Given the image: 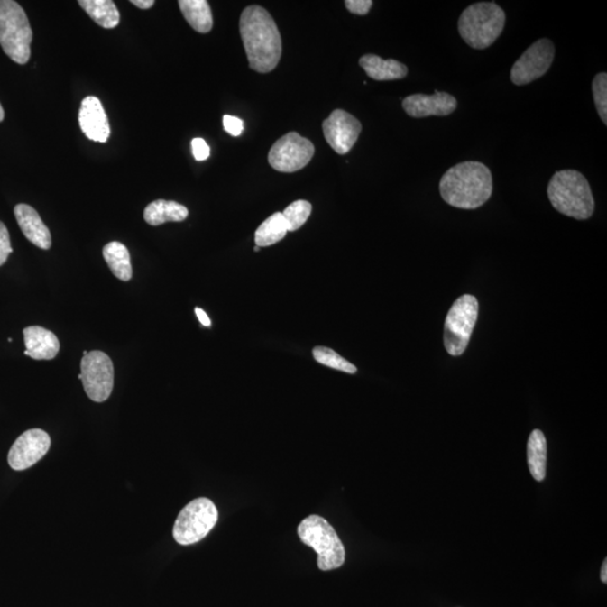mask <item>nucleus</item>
I'll use <instances>...</instances> for the list:
<instances>
[{"label": "nucleus", "instance_id": "c85d7f7f", "mask_svg": "<svg viewBox=\"0 0 607 607\" xmlns=\"http://www.w3.org/2000/svg\"><path fill=\"white\" fill-rule=\"evenodd\" d=\"M345 7L355 15H367L373 3L372 0H346Z\"/></svg>", "mask_w": 607, "mask_h": 607}, {"label": "nucleus", "instance_id": "20e7f679", "mask_svg": "<svg viewBox=\"0 0 607 607\" xmlns=\"http://www.w3.org/2000/svg\"><path fill=\"white\" fill-rule=\"evenodd\" d=\"M505 21L503 8L495 2L473 4L459 17V34L470 48L487 49L500 38Z\"/></svg>", "mask_w": 607, "mask_h": 607}, {"label": "nucleus", "instance_id": "412c9836", "mask_svg": "<svg viewBox=\"0 0 607 607\" xmlns=\"http://www.w3.org/2000/svg\"><path fill=\"white\" fill-rule=\"evenodd\" d=\"M103 255L113 275L122 281H129L133 275L129 250L121 242L113 241L104 246Z\"/></svg>", "mask_w": 607, "mask_h": 607}, {"label": "nucleus", "instance_id": "473e14b6", "mask_svg": "<svg viewBox=\"0 0 607 607\" xmlns=\"http://www.w3.org/2000/svg\"><path fill=\"white\" fill-rule=\"evenodd\" d=\"M131 3L141 9H149L154 5L153 0H132Z\"/></svg>", "mask_w": 607, "mask_h": 607}, {"label": "nucleus", "instance_id": "0eeeda50", "mask_svg": "<svg viewBox=\"0 0 607 607\" xmlns=\"http://www.w3.org/2000/svg\"><path fill=\"white\" fill-rule=\"evenodd\" d=\"M478 300L474 296H461L450 308L445 322L446 350L453 357H459L467 349L470 336L478 318Z\"/></svg>", "mask_w": 607, "mask_h": 607}, {"label": "nucleus", "instance_id": "aec40b11", "mask_svg": "<svg viewBox=\"0 0 607 607\" xmlns=\"http://www.w3.org/2000/svg\"><path fill=\"white\" fill-rule=\"evenodd\" d=\"M185 20L198 33H208L213 29V14L207 0H179Z\"/></svg>", "mask_w": 607, "mask_h": 607}, {"label": "nucleus", "instance_id": "a211bd4d", "mask_svg": "<svg viewBox=\"0 0 607 607\" xmlns=\"http://www.w3.org/2000/svg\"><path fill=\"white\" fill-rule=\"evenodd\" d=\"M360 67L363 68L369 78L377 81H390L403 79L409 74L408 67L400 61L391 59L385 60L376 54H366L359 60Z\"/></svg>", "mask_w": 607, "mask_h": 607}, {"label": "nucleus", "instance_id": "f8f14e48", "mask_svg": "<svg viewBox=\"0 0 607 607\" xmlns=\"http://www.w3.org/2000/svg\"><path fill=\"white\" fill-rule=\"evenodd\" d=\"M362 131V123L344 109H336L323 122V133L326 143L340 155L350 152Z\"/></svg>", "mask_w": 607, "mask_h": 607}, {"label": "nucleus", "instance_id": "f704fd0d", "mask_svg": "<svg viewBox=\"0 0 607 607\" xmlns=\"http://www.w3.org/2000/svg\"><path fill=\"white\" fill-rule=\"evenodd\" d=\"M5 118V112L4 108L2 106V104H0V122H3Z\"/></svg>", "mask_w": 607, "mask_h": 607}, {"label": "nucleus", "instance_id": "72a5a7b5", "mask_svg": "<svg viewBox=\"0 0 607 607\" xmlns=\"http://www.w3.org/2000/svg\"><path fill=\"white\" fill-rule=\"evenodd\" d=\"M601 581L603 583H607V560H604L603 566H602V570H601Z\"/></svg>", "mask_w": 607, "mask_h": 607}, {"label": "nucleus", "instance_id": "4be33fe9", "mask_svg": "<svg viewBox=\"0 0 607 607\" xmlns=\"http://www.w3.org/2000/svg\"><path fill=\"white\" fill-rule=\"evenodd\" d=\"M78 4L88 14L91 20L104 29H114L120 23V12L112 0H79Z\"/></svg>", "mask_w": 607, "mask_h": 607}, {"label": "nucleus", "instance_id": "2f4dec72", "mask_svg": "<svg viewBox=\"0 0 607 607\" xmlns=\"http://www.w3.org/2000/svg\"><path fill=\"white\" fill-rule=\"evenodd\" d=\"M195 313L198 315L199 322L202 323L204 326H211V319H209L208 315L205 313L203 309L196 308Z\"/></svg>", "mask_w": 607, "mask_h": 607}, {"label": "nucleus", "instance_id": "c756f323", "mask_svg": "<svg viewBox=\"0 0 607 607\" xmlns=\"http://www.w3.org/2000/svg\"><path fill=\"white\" fill-rule=\"evenodd\" d=\"M223 126L228 134L232 136H240L244 132V121L235 116L225 115L223 117Z\"/></svg>", "mask_w": 607, "mask_h": 607}, {"label": "nucleus", "instance_id": "393cba45", "mask_svg": "<svg viewBox=\"0 0 607 607\" xmlns=\"http://www.w3.org/2000/svg\"><path fill=\"white\" fill-rule=\"evenodd\" d=\"M310 213H312V205L308 200H296V202L291 203L282 212L287 230L290 232L298 231L308 220Z\"/></svg>", "mask_w": 607, "mask_h": 607}, {"label": "nucleus", "instance_id": "5701e85b", "mask_svg": "<svg viewBox=\"0 0 607 607\" xmlns=\"http://www.w3.org/2000/svg\"><path fill=\"white\" fill-rule=\"evenodd\" d=\"M547 440L540 430H534L528 441V464L534 479L542 482L547 474Z\"/></svg>", "mask_w": 607, "mask_h": 607}, {"label": "nucleus", "instance_id": "423d86ee", "mask_svg": "<svg viewBox=\"0 0 607 607\" xmlns=\"http://www.w3.org/2000/svg\"><path fill=\"white\" fill-rule=\"evenodd\" d=\"M298 533L300 541L317 552L318 568L323 572L340 568L345 564L344 543L326 519L309 515L300 522Z\"/></svg>", "mask_w": 607, "mask_h": 607}, {"label": "nucleus", "instance_id": "1a4fd4ad", "mask_svg": "<svg viewBox=\"0 0 607 607\" xmlns=\"http://www.w3.org/2000/svg\"><path fill=\"white\" fill-rule=\"evenodd\" d=\"M78 378L89 399L96 403H103L111 396L114 387L111 358L102 351H90L81 360V373Z\"/></svg>", "mask_w": 607, "mask_h": 607}, {"label": "nucleus", "instance_id": "cd10ccee", "mask_svg": "<svg viewBox=\"0 0 607 607\" xmlns=\"http://www.w3.org/2000/svg\"><path fill=\"white\" fill-rule=\"evenodd\" d=\"M12 253L11 236H9L7 227L5 226L3 222H0V267L7 262L9 254Z\"/></svg>", "mask_w": 607, "mask_h": 607}, {"label": "nucleus", "instance_id": "9d476101", "mask_svg": "<svg viewBox=\"0 0 607 607\" xmlns=\"http://www.w3.org/2000/svg\"><path fill=\"white\" fill-rule=\"evenodd\" d=\"M314 153V145L308 139L290 132L272 145L268 161L275 170L291 173L308 166Z\"/></svg>", "mask_w": 607, "mask_h": 607}, {"label": "nucleus", "instance_id": "dca6fc26", "mask_svg": "<svg viewBox=\"0 0 607 607\" xmlns=\"http://www.w3.org/2000/svg\"><path fill=\"white\" fill-rule=\"evenodd\" d=\"M16 221L26 239L42 250H49L52 245L51 233L39 213L30 205L18 204L14 208Z\"/></svg>", "mask_w": 607, "mask_h": 607}, {"label": "nucleus", "instance_id": "ddd939ff", "mask_svg": "<svg viewBox=\"0 0 607 607\" xmlns=\"http://www.w3.org/2000/svg\"><path fill=\"white\" fill-rule=\"evenodd\" d=\"M51 439L40 428L23 433L8 454V464L14 470H25L39 463L48 454Z\"/></svg>", "mask_w": 607, "mask_h": 607}, {"label": "nucleus", "instance_id": "a878e982", "mask_svg": "<svg viewBox=\"0 0 607 607\" xmlns=\"http://www.w3.org/2000/svg\"><path fill=\"white\" fill-rule=\"evenodd\" d=\"M314 359L317 363L323 364V366L330 367L336 369V371H341L346 373H355L357 372V367L354 364L346 362L345 359L342 358L340 354H337L336 351L326 348V346H317L313 350Z\"/></svg>", "mask_w": 607, "mask_h": 607}, {"label": "nucleus", "instance_id": "4468645a", "mask_svg": "<svg viewBox=\"0 0 607 607\" xmlns=\"http://www.w3.org/2000/svg\"><path fill=\"white\" fill-rule=\"evenodd\" d=\"M401 105L410 117L424 118L448 116L455 111L458 102L453 95L435 90L433 95H410L403 100Z\"/></svg>", "mask_w": 607, "mask_h": 607}, {"label": "nucleus", "instance_id": "c9c22d12", "mask_svg": "<svg viewBox=\"0 0 607 607\" xmlns=\"http://www.w3.org/2000/svg\"><path fill=\"white\" fill-rule=\"evenodd\" d=\"M259 250H260L259 246L255 245V248H254L255 253H258Z\"/></svg>", "mask_w": 607, "mask_h": 607}, {"label": "nucleus", "instance_id": "2eb2a0df", "mask_svg": "<svg viewBox=\"0 0 607 607\" xmlns=\"http://www.w3.org/2000/svg\"><path fill=\"white\" fill-rule=\"evenodd\" d=\"M79 125L84 134L95 143H105L111 135V127L103 105L95 96L82 100L79 111Z\"/></svg>", "mask_w": 607, "mask_h": 607}, {"label": "nucleus", "instance_id": "f03ea898", "mask_svg": "<svg viewBox=\"0 0 607 607\" xmlns=\"http://www.w3.org/2000/svg\"><path fill=\"white\" fill-rule=\"evenodd\" d=\"M440 194L446 204L461 209H476L491 198L492 176L490 168L478 161L455 164L440 181Z\"/></svg>", "mask_w": 607, "mask_h": 607}, {"label": "nucleus", "instance_id": "bb28decb", "mask_svg": "<svg viewBox=\"0 0 607 607\" xmlns=\"http://www.w3.org/2000/svg\"><path fill=\"white\" fill-rule=\"evenodd\" d=\"M593 96H594V102L597 112L601 120L603 121L604 125L607 124V75L605 72H601L593 80Z\"/></svg>", "mask_w": 607, "mask_h": 607}, {"label": "nucleus", "instance_id": "7ed1b4c3", "mask_svg": "<svg viewBox=\"0 0 607 607\" xmlns=\"http://www.w3.org/2000/svg\"><path fill=\"white\" fill-rule=\"evenodd\" d=\"M547 198L552 207L568 217L588 220L594 213L595 200L590 184L577 170H561L555 173L547 185Z\"/></svg>", "mask_w": 607, "mask_h": 607}, {"label": "nucleus", "instance_id": "f3484780", "mask_svg": "<svg viewBox=\"0 0 607 607\" xmlns=\"http://www.w3.org/2000/svg\"><path fill=\"white\" fill-rule=\"evenodd\" d=\"M26 350L25 355L35 360H52L60 350V342L54 333L41 326L26 327L23 331Z\"/></svg>", "mask_w": 607, "mask_h": 607}, {"label": "nucleus", "instance_id": "39448f33", "mask_svg": "<svg viewBox=\"0 0 607 607\" xmlns=\"http://www.w3.org/2000/svg\"><path fill=\"white\" fill-rule=\"evenodd\" d=\"M32 40L33 32L24 9L13 0H0V45L4 52L18 65H26Z\"/></svg>", "mask_w": 607, "mask_h": 607}, {"label": "nucleus", "instance_id": "f257e3e1", "mask_svg": "<svg viewBox=\"0 0 607 607\" xmlns=\"http://www.w3.org/2000/svg\"><path fill=\"white\" fill-rule=\"evenodd\" d=\"M240 34L251 69L259 74L275 69L281 61L282 42L271 14L258 5L246 7L240 17Z\"/></svg>", "mask_w": 607, "mask_h": 607}, {"label": "nucleus", "instance_id": "b1692460", "mask_svg": "<svg viewBox=\"0 0 607 607\" xmlns=\"http://www.w3.org/2000/svg\"><path fill=\"white\" fill-rule=\"evenodd\" d=\"M287 225L282 213L277 212L262 223L255 231V244L259 248L281 242L287 235Z\"/></svg>", "mask_w": 607, "mask_h": 607}, {"label": "nucleus", "instance_id": "6e6552de", "mask_svg": "<svg viewBox=\"0 0 607 607\" xmlns=\"http://www.w3.org/2000/svg\"><path fill=\"white\" fill-rule=\"evenodd\" d=\"M218 512L211 500L200 497L190 501L180 514L173 527V538L181 546H190L203 540L216 527Z\"/></svg>", "mask_w": 607, "mask_h": 607}, {"label": "nucleus", "instance_id": "7c9ffc66", "mask_svg": "<svg viewBox=\"0 0 607 607\" xmlns=\"http://www.w3.org/2000/svg\"><path fill=\"white\" fill-rule=\"evenodd\" d=\"M191 148H193V154L198 161L207 160L209 154H211V149H209L208 144L203 139L198 138L191 141Z\"/></svg>", "mask_w": 607, "mask_h": 607}, {"label": "nucleus", "instance_id": "6ab92c4d", "mask_svg": "<svg viewBox=\"0 0 607 607\" xmlns=\"http://www.w3.org/2000/svg\"><path fill=\"white\" fill-rule=\"evenodd\" d=\"M189 209L171 200L158 199L144 209V221L149 225L159 226L167 222H182L189 217Z\"/></svg>", "mask_w": 607, "mask_h": 607}, {"label": "nucleus", "instance_id": "9b49d317", "mask_svg": "<svg viewBox=\"0 0 607 607\" xmlns=\"http://www.w3.org/2000/svg\"><path fill=\"white\" fill-rule=\"evenodd\" d=\"M555 44L549 39H541L533 43L514 63L510 80L514 85L524 86L545 76L554 62Z\"/></svg>", "mask_w": 607, "mask_h": 607}]
</instances>
